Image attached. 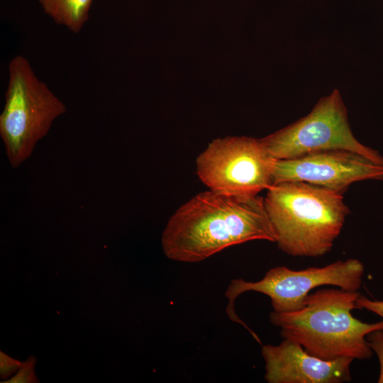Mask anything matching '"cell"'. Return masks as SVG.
Masks as SVG:
<instances>
[{
  "instance_id": "obj_12",
  "label": "cell",
  "mask_w": 383,
  "mask_h": 383,
  "mask_svg": "<svg viewBox=\"0 0 383 383\" xmlns=\"http://www.w3.org/2000/svg\"><path fill=\"white\" fill-rule=\"evenodd\" d=\"M366 339L379 362L380 370L377 382L383 383V328L370 332L367 334Z\"/></svg>"
},
{
  "instance_id": "obj_4",
  "label": "cell",
  "mask_w": 383,
  "mask_h": 383,
  "mask_svg": "<svg viewBox=\"0 0 383 383\" xmlns=\"http://www.w3.org/2000/svg\"><path fill=\"white\" fill-rule=\"evenodd\" d=\"M5 103L0 115V136L9 164L19 167L30 157L53 122L66 112L65 104L36 76L23 55L8 65Z\"/></svg>"
},
{
  "instance_id": "obj_10",
  "label": "cell",
  "mask_w": 383,
  "mask_h": 383,
  "mask_svg": "<svg viewBox=\"0 0 383 383\" xmlns=\"http://www.w3.org/2000/svg\"><path fill=\"white\" fill-rule=\"evenodd\" d=\"M43 11L58 25L78 33L89 19L94 0H38Z\"/></svg>"
},
{
  "instance_id": "obj_7",
  "label": "cell",
  "mask_w": 383,
  "mask_h": 383,
  "mask_svg": "<svg viewBox=\"0 0 383 383\" xmlns=\"http://www.w3.org/2000/svg\"><path fill=\"white\" fill-rule=\"evenodd\" d=\"M274 159L260 139L213 140L196 157V174L209 190L233 196H255L273 184Z\"/></svg>"
},
{
  "instance_id": "obj_3",
  "label": "cell",
  "mask_w": 383,
  "mask_h": 383,
  "mask_svg": "<svg viewBox=\"0 0 383 383\" xmlns=\"http://www.w3.org/2000/svg\"><path fill=\"white\" fill-rule=\"evenodd\" d=\"M264 201L275 243L292 256L328 253L350 212L343 194L303 182L272 184Z\"/></svg>"
},
{
  "instance_id": "obj_13",
  "label": "cell",
  "mask_w": 383,
  "mask_h": 383,
  "mask_svg": "<svg viewBox=\"0 0 383 383\" xmlns=\"http://www.w3.org/2000/svg\"><path fill=\"white\" fill-rule=\"evenodd\" d=\"M22 362L6 355L4 353H0V371L1 379H6L9 375L17 372Z\"/></svg>"
},
{
  "instance_id": "obj_2",
  "label": "cell",
  "mask_w": 383,
  "mask_h": 383,
  "mask_svg": "<svg viewBox=\"0 0 383 383\" xmlns=\"http://www.w3.org/2000/svg\"><path fill=\"white\" fill-rule=\"evenodd\" d=\"M358 291L323 288L306 297L304 306L287 313L272 311L270 321L282 337L300 344L309 354L326 360L348 357L371 358L366 339L370 332L383 328V321L362 322L352 314L357 309Z\"/></svg>"
},
{
  "instance_id": "obj_11",
  "label": "cell",
  "mask_w": 383,
  "mask_h": 383,
  "mask_svg": "<svg viewBox=\"0 0 383 383\" xmlns=\"http://www.w3.org/2000/svg\"><path fill=\"white\" fill-rule=\"evenodd\" d=\"M36 360L34 357L30 356L25 362H22L19 367L18 372L12 378L8 381L1 382L4 383H34L39 382L38 380L35 372L34 367Z\"/></svg>"
},
{
  "instance_id": "obj_5",
  "label": "cell",
  "mask_w": 383,
  "mask_h": 383,
  "mask_svg": "<svg viewBox=\"0 0 383 383\" xmlns=\"http://www.w3.org/2000/svg\"><path fill=\"white\" fill-rule=\"evenodd\" d=\"M276 160H291L328 150H348L383 165V155L354 135L340 91L318 99L311 111L286 127L260 139Z\"/></svg>"
},
{
  "instance_id": "obj_6",
  "label": "cell",
  "mask_w": 383,
  "mask_h": 383,
  "mask_svg": "<svg viewBox=\"0 0 383 383\" xmlns=\"http://www.w3.org/2000/svg\"><path fill=\"white\" fill-rule=\"evenodd\" d=\"M364 271L363 264L355 258L339 260L323 267L301 270L275 267L257 282H248L241 278L232 279L225 292L228 301L226 311L231 321L241 324L256 338V333L235 311V301L241 294L250 291L264 294L270 298L274 311L292 312L301 309L309 292L321 286L332 285L345 290L358 291Z\"/></svg>"
},
{
  "instance_id": "obj_8",
  "label": "cell",
  "mask_w": 383,
  "mask_h": 383,
  "mask_svg": "<svg viewBox=\"0 0 383 383\" xmlns=\"http://www.w3.org/2000/svg\"><path fill=\"white\" fill-rule=\"evenodd\" d=\"M383 181V165L343 149L323 150L291 160H276L273 184L303 182L343 194L354 182Z\"/></svg>"
},
{
  "instance_id": "obj_1",
  "label": "cell",
  "mask_w": 383,
  "mask_h": 383,
  "mask_svg": "<svg viewBox=\"0 0 383 383\" xmlns=\"http://www.w3.org/2000/svg\"><path fill=\"white\" fill-rule=\"evenodd\" d=\"M254 240L276 242L264 198L211 190L197 194L169 218L161 244L165 256L198 262L233 245Z\"/></svg>"
},
{
  "instance_id": "obj_14",
  "label": "cell",
  "mask_w": 383,
  "mask_h": 383,
  "mask_svg": "<svg viewBox=\"0 0 383 383\" xmlns=\"http://www.w3.org/2000/svg\"><path fill=\"white\" fill-rule=\"evenodd\" d=\"M355 304L357 309H365L383 318V300H372L360 294Z\"/></svg>"
},
{
  "instance_id": "obj_9",
  "label": "cell",
  "mask_w": 383,
  "mask_h": 383,
  "mask_svg": "<svg viewBox=\"0 0 383 383\" xmlns=\"http://www.w3.org/2000/svg\"><path fill=\"white\" fill-rule=\"evenodd\" d=\"M265 379L268 383H342L351 380L352 357L326 360L289 339L262 346Z\"/></svg>"
}]
</instances>
